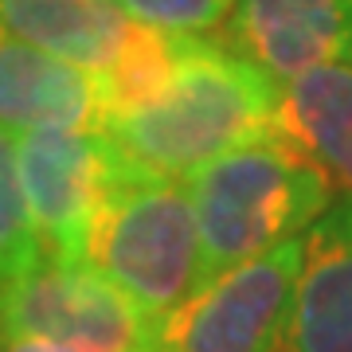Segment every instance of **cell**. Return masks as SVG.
I'll list each match as a JSON object with an SVG mask.
<instances>
[{
  "instance_id": "8",
  "label": "cell",
  "mask_w": 352,
  "mask_h": 352,
  "mask_svg": "<svg viewBox=\"0 0 352 352\" xmlns=\"http://www.w3.org/2000/svg\"><path fill=\"white\" fill-rule=\"evenodd\" d=\"M235 51L278 82L325 63L352 67V0H235Z\"/></svg>"
},
{
  "instance_id": "12",
  "label": "cell",
  "mask_w": 352,
  "mask_h": 352,
  "mask_svg": "<svg viewBox=\"0 0 352 352\" xmlns=\"http://www.w3.org/2000/svg\"><path fill=\"white\" fill-rule=\"evenodd\" d=\"M39 258H43V251H39V239L28 219L20 168H16V141L0 126V282L24 274Z\"/></svg>"
},
{
  "instance_id": "10",
  "label": "cell",
  "mask_w": 352,
  "mask_h": 352,
  "mask_svg": "<svg viewBox=\"0 0 352 352\" xmlns=\"http://www.w3.org/2000/svg\"><path fill=\"white\" fill-rule=\"evenodd\" d=\"M0 28L90 75H102L133 36V20L110 0H0Z\"/></svg>"
},
{
  "instance_id": "4",
  "label": "cell",
  "mask_w": 352,
  "mask_h": 352,
  "mask_svg": "<svg viewBox=\"0 0 352 352\" xmlns=\"http://www.w3.org/2000/svg\"><path fill=\"white\" fill-rule=\"evenodd\" d=\"M0 329L75 352H161V321L87 263L39 258L0 282Z\"/></svg>"
},
{
  "instance_id": "7",
  "label": "cell",
  "mask_w": 352,
  "mask_h": 352,
  "mask_svg": "<svg viewBox=\"0 0 352 352\" xmlns=\"http://www.w3.org/2000/svg\"><path fill=\"white\" fill-rule=\"evenodd\" d=\"M266 352H352V192L302 235V263Z\"/></svg>"
},
{
  "instance_id": "3",
  "label": "cell",
  "mask_w": 352,
  "mask_h": 352,
  "mask_svg": "<svg viewBox=\"0 0 352 352\" xmlns=\"http://www.w3.org/2000/svg\"><path fill=\"white\" fill-rule=\"evenodd\" d=\"M82 263L149 317H168L200 286V231L188 184L133 176L113 161Z\"/></svg>"
},
{
  "instance_id": "9",
  "label": "cell",
  "mask_w": 352,
  "mask_h": 352,
  "mask_svg": "<svg viewBox=\"0 0 352 352\" xmlns=\"http://www.w3.org/2000/svg\"><path fill=\"white\" fill-rule=\"evenodd\" d=\"M102 122L98 75L32 47L0 28V126L94 133Z\"/></svg>"
},
{
  "instance_id": "6",
  "label": "cell",
  "mask_w": 352,
  "mask_h": 352,
  "mask_svg": "<svg viewBox=\"0 0 352 352\" xmlns=\"http://www.w3.org/2000/svg\"><path fill=\"white\" fill-rule=\"evenodd\" d=\"M16 168L43 258L82 263L90 223L113 173L106 141L75 129H28L16 141Z\"/></svg>"
},
{
  "instance_id": "2",
  "label": "cell",
  "mask_w": 352,
  "mask_h": 352,
  "mask_svg": "<svg viewBox=\"0 0 352 352\" xmlns=\"http://www.w3.org/2000/svg\"><path fill=\"white\" fill-rule=\"evenodd\" d=\"M188 196L200 231L204 286L305 235L333 204V180L274 129L204 164L188 180Z\"/></svg>"
},
{
  "instance_id": "1",
  "label": "cell",
  "mask_w": 352,
  "mask_h": 352,
  "mask_svg": "<svg viewBox=\"0 0 352 352\" xmlns=\"http://www.w3.org/2000/svg\"><path fill=\"white\" fill-rule=\"evenodd\" d=\"M282 82L243 51L184 36L168 87L126 113H106L98 133L113 161L133 176L188 184L204 164L274 133Z\"/></svg>"
},
{
  "instance_id": "5",
  "label": "cell",
  "mask_w": 352,
  "mask_h": 352,
  "mask_svg": "<svg viewBox=\"0 0 352 352\" xmlns=\"http://www.w3.org/2000/svg\"><path fill=\"white\" fill-rule=\"evenodd\" d=\"M302 263V235L204 282L161 317V352H266Z\"/></svg>"
},
{
  "instance_id": "13",
  "label": "cell",
  "mask_w": 352,
  "mask_h": 352,
  "mask_svg": "<svg viewBox=\"0 0 352 352\" xmlns=\"http://www.w3.org/2000/svg\"><path fill=\"white\" fill-rule=\"evenodd\" d=\"M133 24H149L176 36H204L231 16L235 0H110Z\"/></svg>"
},
{
  "instance_id": "11",
  "label": "cell",
  "mask_w": 352,
  "mask_h": 352,
  "mask_svg": "<svg viewBox=\"0 0 352 352\" xmlns=\"http://www.w3.org/2000/svg\"><path fill=\"white\" fill-rule=\"evenodd\" d=\"M278 133L352 192V67L325 63L282 82Z\"/></svg>"
},
{
  "instance_id": "14",
  "label": "cell",
  "mask_w": 352,
  "mask_h": 352,
  "mask_svg": "<svg viewBox=\"0 0 352 352\" xmlns=\"http://www.w3.org/2000/svg\"><path fill=\"white\" fill-rule=\"evenodd\" d=\"M0 352H75V349H63V344H51V340L24 337V333H4L0 329Z\"/></svg>"
}]
</instances>
